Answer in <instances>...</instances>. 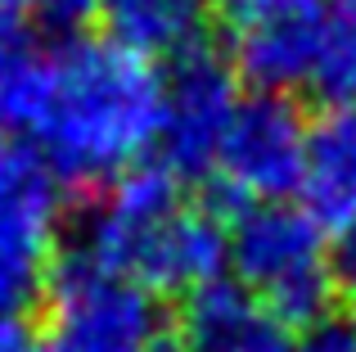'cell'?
Masks as SVG:
<instances>
[{
	"mask_svg": "<svg viewBox=\"0 0 356 352\" xmlns=\"http://www.w3.org/2000/svg\"><path fill=\"white\" fill-rule=\"evenodd\" d=\"M81 253L149 294H194L221 280V266L230 262V226H221L203 203L185 199L172 168L140 163L104 185Z\"/></svg>",
	"mask_w": 356,
	"mask_h": 352,
	"instance_id": "7a4b0ae2",
	"label": "cell"
},
{
	"mask_svg": "<svg viewBox=\"0 0 356 352\" xmlns=\"http://www.w3.org/2000/svg\"><path fill=\"white\" fill-rule=\"evenodd\" d=\"M289 352H356V326L352 321H316L289 344Z\"/></svg>",
	"mask_w": 356,
	"mask_h": 352,
	"instance_id": "5bb4252c",
	"label": "cell"
},
{
	"mask_svg": "<svg viewBox=\"0 0 356 352\" xmlns=\"http://www.w3.org/2000/svg\"><path fill=\"white\" fill-rule=\"evenodd\" d=\"M289 326L239 280H212L190 294L176 326L181 352H289Z\"/></svg>",
	"mask_w": 356,
	"mask_h": 352,
	"instance_id": "9c48e42d",
	"label": "cell"
},
{
	"mask_svg": "<svg viewBox=\"0 0 356 352\" xmlns=\"http://www.w3.org/2000/svg\"><path fill=\"white\" fill-rule=\"evenodd\" d=\"M325 5H339V9H356V0H325Z\"/></svg>",
	"mask_w": 356,
	"mask_h": 352,
	"instance_id": "ffe728a7",
	"label": "cell"
},
{
	"mask_svg": "<svg viewBox=\"0 0 356 352\" xmlns=\"http://www.w3.org/2000/svg\"><path fill=\"white\" fill-rule=\"evenodd\" d=\"M163 122V72L113 36H72L45 54L27 136L63 185H113L145 163Z\"/></svg>",
	"mask_w": 356,
	"mask_h": 352,
	"instance_id": "6da1fadb",
	"label": "cell"
},
{
	"mask_svg": "<svg viewBox=\"0 0 356 352\" xmlns=\"http://www.w3.org/2000/svg\"><path fill=\"white\" fill-rule=\"evenodd\" d=\"M54 239H59V190L54 176L32 163L27 176L0 199V317H18L50 289Z\"/></svg>",
	"mask_w": 356,
	"mask_h": 352,
	"instance_id": "ba28073f",
	"label": "cell"
},
{
	"mask_svg": "<svg viewBox=\"0 0 356 352\" xmlns=\"http://www.w3.org/2000/svg\"><path fill=\"white\" fill-rule=\"evenodd\" d=\"M325 36V0H226L230 68L270 95L316 81Z\"/></svg>",
	"mask_w": 356,
	"mask_h": 352,
	"instance_id": "5b68a950",
	"label": "cell"
},
{
	"mask_svg": "<svg viewBox=\"0 0 356 352\" xmlns=\"http://www.w3.org/2000/svg\"><path fill=\"white\" fill-rule=\"evenodd\" d=\"M41 86H45V54L32 50L27 41L0 45V136L18 131L27 136L41 104Z\"/></svg>",
	"mask_w": 356,
	"mask_h": 352,
	"instance_id": "7c38bea8",
	"label": "cell"
},
{
	"mask_svg": "<svg viewBox=\"0 0 356 352\" xmlns=\"http://www.w3.org/2000/svg\"><path fill=\"white\" fill-rule=\"evenodd\" d=\"M298 208L325 235H356V109L334 104L307 136Z\"/></svg>",
	"mask_w": 356,
	"mask_h": 352,
	"instance_id": "30bf717a",
	"label": "cell"
},
{
	"mask_svg": "<svg viewBox=\"0 0 356 352\" xmlns=\"http://www.w3.org/2000/svg\"><path fill=\"white\" fill-rule=\"evenodd\" d=\"M32 163H36V159H27L23 150H14V145H9L5 136H0V199H5V194L14 190L18 181H23Z\"/></svg>",
	"mask_w": 356,
	"mask_h": 352,
	"instance_id": "e0dca14e",
	"label": "cell"
},
{
	"mask_svg": "<svg viewBox=\"0 0 356 352\" xmlns=\"http://www.w3.org/2000/svg\"><path fill=\"white\" fill-rule=\"evenodd\" d=\"M36 352H167V321L145 285L77 248L50 275Z\"/></svg>",
	"mask_w": 356,
	"mask_h": 352,
	"instance_id": "277c9868",
	"label": "cell"
},
{
	"mask_svg": "<svg viewBox=\"0 0 356 352\" xmlns=\"http://www.w3.org/2000/svg\"><path fill=\"white\" fill-rule=\"evenodd\" d=\"M230 266L235 280L284 326L325 321L339 289L330 235L289 203H248L239 212L230 226Z\"/></svg>",
	"mask_w": 356,
	"mask_h": 352,
	"instance_id": "3957f363",
	"label": "cell"
},
{
	"mask_svg": "<svg viewBox=\"0 0 356 352\" xmlns=\"http://www.w3.org/2000/svg\"><path fill=\"white\" fill-rule=\"evenodd\" d=\"M32 14H36V0H0V45L27 41Z\"/></svg>",
	"mask_w": 356,
	"mask_h": 352,
	"instance_id": "2e32d148",
	"label": "cell"
},
{
	"mask_svg": "<svg viewBox=\"0 0 356 352\" xmlns=\"http://www.w3.org/2000/svg\"><path fill=\"white\" fill-rule=\"evenodd\" d=\"M0 352H36V339L18 317H0Z\"/></svg>",
	"mask_w": 356,
	"mask_h": 352,
	"instance_id": "ac0fdd59",
	"label": "cell"
},
{
	"mask_svg": "<svg viewBox=\"0 0 356 352\" xmlns=\"http://www.w3.org/2000/svg\"><path fill=\"white\" fill-rule=\"evenodd\" d=\"M113 41L136 54H181L194 45L203 23V0H104Z\"/></svg>",
	"mask_w": 356,
	"mask_h": 352,
	"instance_id": "8fae6325",
	"label": "cell"
},
{
	"mask_svg": "<svg viewBox=\"0 0 356 352\" xmlns=\"http://www.w3.org/2000/svg\"><path fill=\"white\" fill-rule=\"evenodd\" d=\"M36 14H41L45 23L63 27V32H77V27H86L95 14H104V0H36Z\"/></svg>",
	"mask_w": 356,
	"mask_h": 352,
	"instance_id": "9a60e30c",
	"label": "cell"
},
{
	"mask_svg": "<svg viewBox=\"0 0 356 352\" xmlns=\"http://www.w3.org/2000/svg\"><path fill=\"white\" fill-rule=\"evenodd\" d=\"M316 81L330 95V104L356 109V9H343L339 18H330V36H325L321 63H316Z\"/></svg>",
	"mask_w": 356,
	"mask_h": 352,
	"instance_id": "4fadbf2b",
	"label": "cell"
},
{
	"mask_svg": "<svg viewBox=\"0 0 356 352\" xmlns=\"http://www.w3.org/2000/svg\"><path fill=\"white\" fill-rule=\"evenodd\" d=\"M239 104V72L230 68V59L203 45L176 54V63L163 72V122H158V150L167 168L208 172Z\"/></svg>",
	"mask_w": 356,
	"mask_h": 352,
	"instance_id": "8992f818",
	"label": "cell"
},
{
	"mask_svg": "<svg viewBox=\"0 0 356 352\" xmlns=\"http://www.w3.org/2000/svg\"><path fill=\"white\" fill-rule=\"evenodd\" d=\"M307 136L312 122L293 99L257 90L239 104L212 172L243 203H284V194H293L302 181Z\"/></svg>",
	"mask_w": 356,
	"mask_h": 352,
	"instance_id": "52a82bcc",
	"label": "cell"
},
{
	"mask_svg": "<svg viewBox=\"0 0 356 352\" xmlns=\"http://www.w3.org/2000/svg\"><path fill=\"white\" fill-rule=\"evenodd\" d=\"M343 294H348V307H352V326H356V244H352V253H348V262H343Z\"/></svg>",
	"mask_w": 356,
	"mask_h": 352,
	"instance_id": "d6986e66",
	"label": "cell"
}]
</instances>
